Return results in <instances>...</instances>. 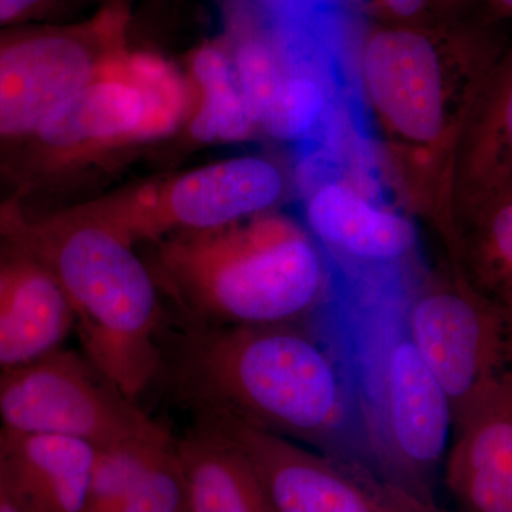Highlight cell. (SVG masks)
Returning <instances> with one entry per match:
<instances>
[{
  "mask_svg": "<svg viewBox=\"0 0 512 512\" xmlns=\"http://www.w3.org/2000/svg\"><path fill=\"white\" fill-rule=\"evenodd\" d=\"M512 190V45L478 94L458 141L450 207Z\"/></svg>",
  "mask_w": 512,
  "mask_h": 512,
  "instance_id": "obj_16",
  "label": "cell"
},
{
  "mask_svg": "<svg viewBox=\"0 0 512 512\" xmlns=\"http://www.w3.org/2000/svg\"><path fill=\"white\" fill-rule=\"evenodd\" d=\"M151 248L147 264L158 288L197 325L298 323L328 298L318 242L282 212L174 235Z\"/></svg>",
  "mask_w": 512,
  "mask_h": 512,
  "instance_id": "obj_5",
  "label": "cell"
},
{
  "mask_svg": "<svg viewBox=\"0 0 512 512\" xmlns=\"http://www.w3.org/2000/svg\"><path fill=\"white\" fill-rule=\"evenodd\" d=\"M306 228L319 245L356 265L399 264L417 245L416 227L409 218L377 207L340 183L320 185L309 197Z\"/></svg>",
  "mask_w": 512,
  "mask_h": 512,
  "instance_id": "obj_15",
  "label": "cell"
},
{
  "mask_svg": "<svg viewBox=\"0 0 512 512\" xmlns=\"http://www.w3.org/2000/svg\"><path fill=\"white\" fill-rule=\"evenodd\" d=\"M160 426L86 356L62 346L0 370V427L111 446Z\"/></svg>",
  "mask_w": 512,
  "mask_h": 512,
  "instance_id": "obj_9",
  "label": "cell"
},
{
  "mask_svg": "<svg viewBox=\"0 0 512 512\" xmlns=\"http://www.w3.org/2000/svg\"><path fill=\"white\" fill-rule=\"evenodd\" d=\"M504 47L463 18L430 25L376 23L359 70L367 109L413 211L440 237L450 220L458 141Z\"/></svg>",
  "mask_w": 512,
  "mask_h": 512,
  "instance_id": "obj_2",
  "label": "cell"
},
{
  "mask_svg": "<svg viewBox=\"0 0 512 512\" xmlns=\"http://www.w3.org/2000/svg\"><path fill=\"white\" fill-rule=\"evenodd\" d=\"M127 22L110 3L84 22L0 30V141L32 133L92 83L127 49Z\"/></svg>",
  "mask_w": 512,
  "mask_h": 512,
  "instance_id": "obj_8",
  "label": "cell"
},
{
  "mask_svg": "<svg viewBox=\"0 0 512 512\" xmlns=\"http://www.w3.org/2000/svg\"><path fill=\"white\" fill-rule=\"evenodd\" d=\"M493 15L501 19H512V0H484Z\"/></svg>",
  "mask_w": 512,
  "mask_h": 512,
  "instance_id": "obj_25",
  "label": "cell"
},
{
  "mask_svg": "<svg viewBox=\"0 0 512 512\" xmlns=\"http://www.w3.org/2000/svg\"><path fill=\"white\" fill-rule=\"evenodd\" d=\"M117 512H188L187 484L177 440L161 450Z\"/></svg>",
  "mask_w": 512,
  "mask_h": 512,
  "instance_id": "obj_21",
  "label": "cell"
},
{
  "mask_svg": "<svg viewBox=\"0 0 512 512\" xmlns=\"http://www.w3.org/2000/svg\"><path fill=\"white\" fill-rule=\"evenodd\" d=\"M177 440L187 484L188 512H272L251 461L210 421Z\"/></svg>",
  "mask_w": 512,
  "mask_h": 512,
  "instance_id": "obj_18",
  "label": "cell"
},
{
  "mask_svg": "<svg viewBox=\"0 0 512 512\" xmlns=\"http://www.w3.org/2000/svg\"><path fill=\"white\" fill-rule=\"evenodd\" d=\"M0 237L52 272L72 308L83 355L136 402L163 359L161 291L136 247L69 208L29 212L10 197L0 201Z\"/></svg>",
  "mask_w": 512,
  "mask_h": 512,
  "instance_id": "obj_3",
  "label": "cell"
},
{
  "mask_svg": "<svg viewBox=\"0 0 512 512\" xmlns=\"http://www.w3.org/2000/svg\"><path fill=\"white\" fill-rule=\"evenodd\" d=\"M285 191L286 177L278 164L247 156L126 185L66 208L136 247L275 211Z\"/></svg>",
  "mask_w": 512,
  "mask_h": 512,
  "instance_id": "obj_7",
  "label": "cell"
},
{
  "mask_svg": "<svg viewBox=\"0 0 512 512\" xmlns=\"http://www.w3.org/2000/svg\"><path fill=\"white\" fill-rule=\"evenodd\" d=\"M161 353V370L200 417L363 461L342 349L301 322L190 323Z\"/></svg>",
  "mask_w": 512,
  "mask_h": 512,
  "instance_id": "obj_1",
  "label": "cell"
},
{
  "mask_svg": "<svg viewBox=\"0 0 512 512\" xmlns=\"http://www.w3.org/2000/svg\"><path fill=\"white\" fill-rule=\"evenodd\" d=\"M59 0H0V30L45 23Z\"/></svg>",
  "mask_w": 512,
  "mask_h": 512,
  "instance_id": "obj_23",
  "label": "cell"
},
{
  "mask_svg": "<svg viewBox=\"0 0 512 512\" xmlns=\"http://www.w3.org/2000/svg\"><path fill=\"white\" fill-rule=\"evenodd\" d=\"M476 0H429L434 18L439 20L458 19L464 10L470 8Z\"/></svg>",
  "mask_w": 512,
  "mask_h": 512,
  "instance_id": "obj_24",
  "label": "cell"
},
{
  "mask_svg": "<svg viewBox=\"0 0 512 512\" xmlns=\"http://www.w3.org/2000/svg\"><path fill=\"white\" fill-rule=\"evenodd\" d=\"M174 437L163 426L134 439L97 447L86 512H117L134 485Z\"/></svg>",
  "mask_w": 512,
  "mask_h": 512,
  "instance_id": "obj_20",
  "label": "cell"
},
{
  "mask_svg": "<svg viewBox=\"0 0 512 512\" xmlns=\"http://www.w3.org/2000/svg\"><path fill=\"white\" fill-rule=\"evenodd\" d=\"M97 447L0 427V494L22 512H86Z\"/></svg>",
  "mask_w": 512,
  "mask_h": 512,
  "instance_id": "obj_14",
  "label": "cell"
},
{
  "mask_svg": "<svg viewBox=\"0 0 512 512\" xmlns=\"http://www.w3.org/2000/svg\"><path fill=\"white\" fill-rule=\"evenodd\" d=\"M0 512H22L15 505L10 504L2 494H0Z\"/></svg>",
  "mask_w": 512,
  "mask_h": 512,
  "instance_id": "obj_26",
  "label": "cell"
},
{
  "mask_svg": "<svg viewBox=\"0 0 512 512\" xmlns=\"http://www.w3.org/2000/svg\"><path fill=\"white\" fill-rule=\"evenodd\" d=\"M339 346L352 384L363 461L387 480L436 501L453 407L410 339L403 303L359 306Z\"/></svg>",
  "mask_w": 512,
  "mask_h": 512,
  "instance_id": "obj_6",
  "label": "cell"
},
{
  "mask_svg": "<svg viewBox=\"0 0 512 512\" xmlns=\"http://www.w3.org/2000/svg\"><path fill=\"white\" fill-rule=\"evenodd\" d=\"M194 92L191 116L181 133L202 144L241 141L254 136L256 128L239 89L229 42L202 46L190 62Z\"/></svg>",
  "mask_w": 512,
  "mask_h": 512,
  "instance_id": "obj_19",
  "label": "cell"
},
{
  "mask_svg": "<svg viewBox=\"0 0 512 512\" xmlns=\"http://www.w3.org/2000/svg\"><path fill=\"white\" fill-rule=\"evenodd\" d=\"M443 241L448 262L503 315L512 350V190L451 205Z\"/></svg>",
  "mask_w": 512,
  "mask_h": 512,
  "instance_id": "obj_17",
  "label": "cell"
},
{
  "mask_svg": "<svg viewBox=\"0 0 512 512\" xmlns=\"http://www.w3.org/2000/svg\"><path fill=\"white\" fill-rule=\"evenodd\" d=\"M407 332L457 407L478 387L512 367L503 315L448 262L403 302Z\"/></svg>",
  "mask_w": 512,
  "mask_h": 512,
  "instance_id": "obj_11",
  "label": "cell"
},
{
  "mask_svg": "<svg viewBox=\"0 0 512 512\" xmlns=\"http://www.w3.org/2000/svg\"><path fill=\"white\" fill-rule=\"evenodd\" d=\"M73 329L72 308L52 272L0 237V370L60 348Z\"/></svg>",
  "mask_w": 512,
  "mask_h": 512,
  "instance_id": "obj_13",
  "label": "cell"
},
{
  "mask_svg": "<svg viewBox=\"0 0 512 512\" xmlns=\"http://www.w3.org/2000/svg\"><path fill=\"white\" fill-rule=\"evenodd\" d=\"M200 419L241 448L264 485L272 512H460L412 493L356 458L235 421Z\"/></svg>",
  "mask_w": 512,
  "mask_h": 512,
  "instance_id": "obj_10",
  "label": "cell"
},
{
  "mask_svg": "<svg viewBox=\"0 0 512 512\" xmlns=\"http://www.w3.org/2000/svg\"><path fill=\"white\" fill-rule=\"evenodd\" d=\"M363 5L384 25H430L439 20L429 0H363Z\"/></svg>",
  "mask_w": 512,
  "mask_h": 512,
  "instance_id": "obj_22",
  "label": "cell"
},
{
  "mask_svg": "<svg viewBox=\"0 0 512 512\" xmlns=\"http://www.w3.org/2000/svg\"><path fill=\"white\" fill-rule=\"evenodd\" d=\"M444 483L460 512H512V367L453 410Z\"/></svg>",
  "mask_w": 512,
  "mask_h": 512,
  "instance_id": "obj_12",
  "label": "cell"
},
{
  "mask_svg": "<svg viewBox=\"0 0 512 512\" xmlns=\"http://www.w3.org/2000/svg\"><path fill=\"white\" fill-rule=\"evenodd\" d=\"M194 92L161 57L124 49L32 133L0 141V181L28 207L63 197L181 133Z\"/></svg>",
  "mask_w": 512,
  "mask_h": 512,
  "instance_id": "obj_4",
  "label": "cell"
},
{
  "mask_svg": "<svg viewBox=\"0 0 512 512\" xmlns=\"http://www.w3.org/2000/svg\"><path fill=\"white\" fill-rule=\"evenodd\" d=\"M111 2H123V0H111Z\"/></svg>",
  "mask_w": 512,
  "mask_h": 512,
  "instance_id": "obj_27",
  "label": "cell"
}]
</instances>
